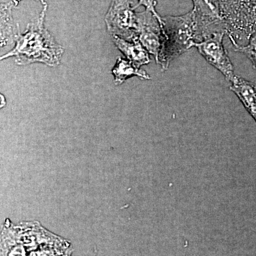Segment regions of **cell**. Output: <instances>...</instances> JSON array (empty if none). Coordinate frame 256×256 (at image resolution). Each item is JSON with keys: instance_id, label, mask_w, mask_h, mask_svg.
I'll use <instances>...</instances> for the list:
<instances>
[{"instance_id": "6da1fadb", "label": "cell", "mask_w": 256, "mask_h": 256, "mask_svg": "<svg viewBox=\"0 0 256 256\" xmlns=\"http://www.w3.org/2000/svg\"><path fill=\"white\" fill-rule=\"evenodd\" d=\"M47 8L48 5L43 6L38 18L28 24L24 33L15 35L16 46L9 53L2 56L1 60L14 56L18 65L38 62L56 66L60 64L64 50L45 28Z\"/></svg>"}, {"instance_id": "7a4b0ae2", "label": "cell", "mask_w": 256, "mask_h": 256, "mask_svg": "<svg viewBox=\"0 0 256 256\" xmlns=\"http://www.w3.org/2000/svg\"><path fill=\"white\" fill-rule=\"evenodd\" d=\"M162 18L164 40L156 63L165 70L173 60L194 47L195 42L201 41V38L193 10L180 16Z\"/></svg>"}, {"instance_id": "3957f363", "label": "cell", "mask_w": 256, "mask_h": 256, "mask_svg": "<svg viewBox=\"0 0 256 256\" xmlns=\"http://www.w3.org/2000/svg\"><path fill=\"white\" fill-rule=\"evenodd\" d=\"M226 34L232 45L248 43L256 32V0H220Z\"/></svg>"}, {"instance_id": "277c9868", "label": "cell", "mask_w": 256, "mask_h": 256, "mask_svg": "<svg viewBox=\"0 0 256 256\" xmlns=\"http://www.w3.org/2000/svg\"><path fill=\"white\" fill-rule=\"evenodd\" d=\"M131 0H111L106 15L108 31L127 41L138 40V13Z\"/></svg>"}, {"instance_id": "5b68a950", "label": "cell", "mask_w": 256, "mask_h": 256, "mask_svg": "<svg viewBox=\"0 0 256 256\" xmlns=\"http://www.w3.org/2000/svg\"><path fill=\"white\" fill-rule=\"evenodd\" d=\"M226 34V28L217 30L210 34L202 41L195 42L194 47H196L208 63L220 70L227 82H230L236 75L233 64L224 46V38Z\"/></svg>"}, {"instance_id": "8992f818", "label": "cell", "mask_w": 256, "mask_h": 256, "mask_svg": "<svg viewBox=\"0 0 256 256\" xmlns=\"http://www.w3.org/2000/svg\"><path fill=\"white\" fill-rule=\"evenodd\" d=\"M18 226L28 252L45 247L72 248L68 240L48 232L40 222H22Z\"/></svg>"}, {"instance_id": "52a82bcc", "label": "cell", "mask_w": 256, "mask_h": 256, "mask_svg": "<svg viewBox=\"0 0 256 256\" xmlns=\"http://www.w3.org/2000/svg\"><path fill=\"white\" fill-rule=\"evenodd\" d=\"M164 36L159 20L151 12L138 13V40L158 62Z\"/></svg>"}, {"instance_id": "ba28073f", "label": "cell", "mask_w": 256, "mask_h": 256, "mask_svg": "<svg viewBox=\"0 0 256 256\" xmlns=\"http://www.w3.org/2000/svg\"><path fill=\"white\" fill-rule=\"evenodd\" d=\"M201 41L225 25L220 0H192Z\"/></svg>"}, {"instance_id": "9c48e42d", "label": "cell", "mask_w": 256, "mask_h": 256, "mask_svg": "<svg viewBox=\"0 0 256 256\" xmlns=\"http://www.w3.org/2000/svg\"><path fill=\"white\" fill-rule=\"evenodd\" d=\"M18 225L5 220L1 232V256H28Z\"/></svg>"}, {"instance_id": "30bf717a", "label": "cell", "mask_w": 256, "mask_h": 256, "mask_svg": "<svg viewBox=\"0 0 256 256\" xmlns=\"http://www.w3.org/2000/svg\"><path fill=\"white\" fill-rule=\"evenodd\" d=\"M229 84L230 90L256 122V84L236 75Z\"/></svg>"}, {"instance_id": "8fae6325", "label": "cell", "mask_w": 256, "mask_h": 256, "mask_svg": "<svg viewBox=\"0 0 256 256\" xmlns=\"http://www.w3.org/2000/svg\"><path fill=\"white\" fill-rule=\"evenodd\" d=\"M112 41L119 50L127 56L128 60L140 68L150 63L149 52L144 48L139 40L127 41L120 37L112 36Z\"/></svg>"}, {"instance_id": "7c38bea8", "label": "cell", "mask_w": 256, "mask_h": 256, "mask_svg": "<svg viewBox=\"0 0 256 256\" xmlns=\"http://www.w3.org/2000/svg\"><path fill=\"white\" fill-rule=\"evenodd\" d=\"M112 73L114 76V82L116 85H120L126 79L134 76L146 80L150 79V76L146 72L141 70L130 60L121 58H118L117 60Z\"/></svg>"}, {"instance_id": "4fadbf2b", "label": "cell", "mask_w": 256, "mask_h": 256, "mask_svg": "<svg viewBox=\"0 0 256 256\" xmlns=\"http://www.w3.org/2000/svg\"><path fill=\"white\" fill-rule=\"evenodd\" d=\"M234 50L237 52L244 54L252 62V66L256 70V32L250 36L247 44L235 45L233 46Z\"/></svg>"}, {"instance_id": "5bb4252c", "label": "cell", "mask_w": 256, "mask_h": 256, "mask_svg": "<svg viewBox=\"0 0 256 256\" xmlns=\"http://www.w3.org/2000/svg\"><path fill=\"white\" fill-rule=\"evenodd\" d=\"M70 248L64 247H45L28 252V256H62L66 254Z\"/></svg>"}, {"instance_id": "9a60e30c", "label": "cell", "mask_w": 256, "mask_h": 256, "mask_svg": "<svg viewBox=\"0 0 256 256\" xmlns=\"http://www.w3.org/2000/svg\"><path fill=\"white\" fill-rule=\"evenodd\" d=\"M138 3L136 6H134V9H137L138 6H143L146 8V10L151 12L154 16L159 20L160 24L162 28V18L160 16L158 13L156 12V8L158 4V0H138Z\"/></svg>"}, {"instance_id": "2e32d148", "label": "cell", "mask_w": 256, "mask_h": 256, "mask_svg": "<svg viewBox=\"0 0 256 256\" xmlns=\"http://www.w3.org/2000/svg\"><path fill=\"white\" fill-rule=\"evenodd\" d=\"M22 0H12V2L13 5H14V6H18V3H20V2H21ZM38 1H40V2L42 3V4L43 5V6H46L47 4L46 3V2L44 1V0H38Z\"/></svg>"}, {"instance_id": "e0dca14e", "label": "cell", "mask_w": 256, "mask_h": 256, "mask_svg": "<svg viewBox=\"0 0 256 256\" xmlns=\"http://www.w3.org/2000/svg\"><path fill=\"white\" fill-rule=\"evenodd\" d=\"M72 248L70 249V250H69L68 252H66V254H64V256H72Z\"/></svg>"}]
</instances>
